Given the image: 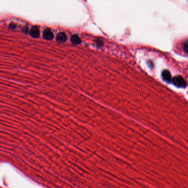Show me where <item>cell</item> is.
I'll list each match as a JSON object with an SVG mask.
<instances>
[{
    "label": "cell",
    "instance_id": "obj_1",
    "mask_svg": "<svg viewBox=\"0 0 188 188\" xmlns=\"http://www.w3.org/2000/svg\"><path fill=\"white\" fill-rule=\"evenodd\" d=\"M172 82L176 87L185 88L187 86V82L181 76H176L172 79Z\"/></svg>",
    "mask_w": 188,
    "mask_h": 188
},
{
    "label": "cell",
    "instance_id": "obj_2",
    "mask_svg": "<svg viewBox=\"0 0 188 188\" xmlns=\"http://www.w3.org/2000/svg\"><path fill=\"white\" fill-rule=\"evenodd\" d=\"M43 38L46 40H51L54 38V34L49 28H46L43 32Z\"/></svg>",
    "mask_w": 188,
    "mask_h": 188
},
{
    "label": "cell",
    "instance_id": "obj_3",
    "mask_svg": "<svg viewBox=\"0 0 188 188\" xmlns=\"http://www.w3.org/2000/svg\"><path fill=\"white\" fill-rule=\"evenodd\" d=\"M30 35L33 38L37 39L40 37V30L37 26L34 25L31 28Z\"/></svg>",
    "mask_w": 188,
    "mask_h": 188
},
{
    "label": "cell",
    "instance_id": "obj_4",
    "mask_svg": "<svg viewBox=\"0 0 188 188\" xmlns=\"http://www.w3.org/2000/svg\"><path fill=\"white\" fill-rule=\"evenodd\" d=\"M162 76L163 80L165 81L166 82L171 83L172 82V76L171 72H170L168 70H165L163 71L162 73Z\"/></svg>",
    "mask_w": 188,
    "mask_h": 188
},
{
    "label": "cell",
    "instance_id": "obj_5",
    "mask_svg": "<svg viewBox=\"0 0 188 188\" xmlns=\"http://www.w3.org/2000/svg\"><path fill=\"white\" fill-rule=\"evenodd\" d=\"M67 36L65 33L63 32L59 33V34H57L56 36V41L59 43H63L67 40Z\"/></svg>",
    "mask_w": 188,
    "mask_h": 188
},
{
    "label": "cell",
    "instance_id": "obj_6",
    "mask_svg": "<svg viewBox=\"0 0 188 188\" xmlns=\"http://www.w3.org/2000/svg\"><path fill=\"white\" fill-rule=\"evenodd\" d=\"M71 42L74 45H78L81 43V40L78 35L74 34L71 37Z\"/></svg>",
    "mask_w": 188,
    "mask_h": 188
},
{
    "label": "cell",
    "instance_id": "obj_7",
    "mask_svg": "<svg viewBox=\"0 0 188 188\" xmlns=\"http://www.w3.org/2000/svg\"><path fill=\"white\" fill-rule=\"evenodd\" d=\"M184 49L185 52L187 54V52H188V51H187V50H188V41H187V40L185 41V43L184 44Z\"/></svg>",
    "mask_w": 188,
    "mask_h": 188
}]
</instances>
